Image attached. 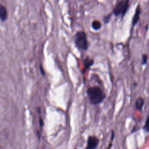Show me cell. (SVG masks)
Wrapping results in <instances>:
<instances>
[{
  "label": "cell",
  "instance_id": "1",
  "mask_svg": "<svg viewBox=\"0 0 149 149\" xmlns=\"http://www.w3.org/2000/svg\"><path fill=\"white\" fill-rule=\"evenodd\" d=\"M87 94L90 102L93 105H98L103 102L106 95L102 88L98 86L89 87Z\"/></svg>",
  "mask_w": 149,
  "mask_h": 149
},
{
  "label": "cell",
  "instance_id": "14",
  "mask_svg": "<svg viewBox=\"0 0 149 149\" xmlns=\"http://www.w3.org/2000/svg\"><path fill=\"white\" fill-rule=\"evenodd\" d=\"M42 125H43V122H42V119H41V118H40V126L41 127H42Z\"/></svg>",
  "mask_w": 149,
  "mask_h": 149
},
{
  "label": "cell",
  "instance_id": "3",
  "mask_svg": "<svg viewBox=\"0 0 149 149\" xmlns=\"http://www.w3.org/2000/svg\"><path fill=\"white\" fill-rule=\"evenodd\" d=\"M129 0H120L117 2L113 9L112 13L115 16L122 15L123 17L127 11Z\"/></svg>",
  "mask_w": 149,
  "mask_h": 149
},
{
  "label": "cell",
  "instance_id": "6",
  "mask_svg": "<svg viewBox=\"0 0 149 149\" xmlns=\"http://www.w3.org/2000/svg\"><path fill=\"white\" fill-rule=\"evenodd\" d=\"M8 17V12L6 8L2 5L0 6V18L1 22H5Z\"/></svg>",
  "mask_w": 149,
  "mask_h": 149
},
{
  "label": "cell",
  "instance_id": "13",
  "mask_svg": "<svg viewBox=\"0 0 149 149\" xmlns=\"http://www.w3.org/2000/svg\"><path fill=\"white\" fill-rule=\"evenodd\" d=\"M113 137H114V133H113V132L112 131V136H111V143H110V144H109V146H108V148L107 149H110L111 148V147H112V141H113Z\"/></svg>",
  "mask_w": 149,
  "mask_h": 149
},
{
  "label": "cell",
  "instance_id": "7",
  "mask_svg": "<svg viewBox=\"0 0 149 149\" xmlns=\"http://www.w3.org/2000/svg\"><path fill=\"white\" fill-rule=\"evenodd\" d=\"M83 64H84V70H86L87 69H88L94 64V60L93 59L90 58V57L87 56L84 59Z\"/></svg>",
  "mask_w": 149,
  "mask_h": 149
},
{
  "label": "cell",
  "instance_id": "12",
  "mask_svg": "<svg viewBox=\"0 0 149 149\" xmlns=\"http://www.w3.org/2000/svg\"><path fill=\"white\" fill-rule=\"evenodd\" d=\"M147 59H148V57L147 55H143L142 56V63L145 65L147 63Z\"/></svg>",
  "mask_w": 149,
  "mask_h": 149
},
{
  "label": "cell",
  "instance_id": "8",
  "mask_svg": "<svg viewBox=\"0 0 149 149\" xmlns=\"http://www.w3.org/2000/svg\"><path fill=\"white\" fill-rule=\"evenodd\" d=\"M144 103V101L142 98H141V97L138 98L136 100V101L135 103V106H136V109H137L139 111H141L143 107Z\"/></svg>",
  "mask_w": 149,
  "mask_h": 149
},
{
  "label": "cell",
  "instance_id": "10",
  "mask_svg": "<svg viewBox=\"0 0 149 149\" xmlns=\"http://www.w3.org/2000/svg\"><path fill=\"white\" fill-rule=\"evenodd\" d=\"M143 129L146 132H149V115L147 116Z\"/></svg>",
  "mask_w": 149,
  "mask_h": 149
},
{
  "label": "cell",
  "instance_id": "2",
  "mask_svg": "<svg viewBox=\"0 0 149 149\" xmlns=\"http://www.w3.org/2000/svg\"><path fill=\"white\" fill-rule=\"evenodd\" d=\"M74 43L76 47L80 51H86L89 47L86 33L83 31H78L74 36Z\"/></svg>",
  "mask_w": 149,
  "mask_h": 149
},
{
  "label": "cell",
  "instance_id": "5",
  "mask_svg": "<svg viewBox=\"0 0 149 149\" xmlns=\"http://www.w3.org/2000/svg\"><path fill=\"white\" fill-rule=\"evenodd\" d=\"M140 13H141V9H140V6L139 5V6H137V7L136 9L134 15V16L133 17V19H132V25H133V26H135L137 23V22H139V19H140Z\"/></svg>",
  "mask_w": 149,
  "mask_h": 149
},
{
  "label": "cell",
  "instance_id": "4",
  "mask_svg": "<svg viewBox=\"0 0 149 149\" xmlns=\"http://www.w3.org/2000/svg\"><path fill=\"white\" fill-rule=\"evenodd\" d=\"M99 144V139L95 136H90L87 139L86 149H96Z\"/></svg>",
  "mask_w": 149,
  "mask_h": 149
},
{
  "label": "cell",
  "instance_id": "9",
  "mask_svg": "<svg viewBox=\"0 0 149 149\" xmlns=\"http://www.w3.org/2000/svg\"><path fill=\"white\" fill-rule=\"evenodd\" d=\"M102 26L101 23L98 20H94L91 23V27L94 30H98Z\"/></svg>",
  "mask_w": 149,
  "mask_h": 149
},
{
  "label": "cell",
  "instance_id": "15",
  "mask_svg": "<svg viewBox=\"0 0 149 149\" xmlns=\"http://www.w3.org/2000/svg\"><path fill=\"white\" fill-rule=\"evenodd\" d=\"M40 70H41V74H42L43 75L45 74V73H44V69L42 68V66H41V65H40Z\"/></svg>",
  "mask_w": 149,
  "mask_h": 149
},
{
  "label": "cell",
  "instance_id": "11",
  "mask_svg": "<svg viewBox=\"0 0 149 149\" xmlns=\"http://www.w3.org/2000/svg\"><path fill=\"white\" fill-rule=\"evenodd\" d=\"M112 14H113L112 13H109V14H108V15H106L104 17L103 22H104V23L105 24H108L109 23V22L110 20V19H111V17Z\"/></svg>",
  "mask_w": 149,
  "mask_h": 149
}]
</instances>
